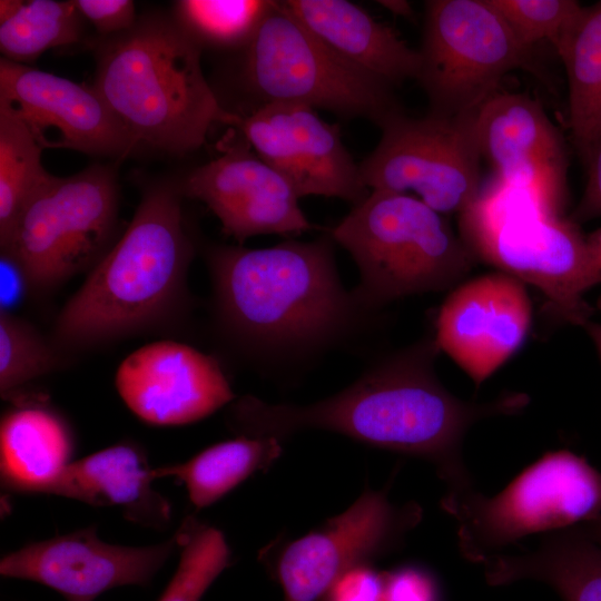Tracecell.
I'll use <instances>...</instances> for the list:
<instances>
[{"instance_id": "obj_30", "label": "cell", "mask_w": 601, "mask_h": 601, "mask_svg": "<svg viewBox=\"0 0 601 601\" xmlns=\"http://www.w3.org/2000/svg\"><path fill=\"white\" fill-rule=\"evenodd\" d=\"M61 351L26 321L0 311V393L13 397L28 382L57 370Z\"/></svg>"}, {"instance_id": "obj_34", "label": "cell", "mask_w": 601, "mask_h": 601, "mask_svg": "<svg viewBox=\"0 0 601 601\" xmlns=\"http://www.w3.org/2000/svg\"><path fill=\"white\" fill-rule=\"evenodd\" d=\"M382 593L383 572L362 565L342 575L319 601H382Z\"/></svg>"}, {"instance_id": "obj_24", "label": "cell", "mask_w": 601, "mask_h": 601, "mask_svg": "<svg viewBox=\"0 0 601 601\" xmlns=\"http://www.w3.org/2000/svg\"><path fill=\"white\" fill-rule=\"evenodd\" d=\"M280 442L273 436L239 435L208 446L186 462L157 467L155 475L179 480L191 504L200 510L256 472L268 470L282 454Z\"/></svg>"}, {"instance_id": "obj_29", "label": "cell", "mask_w": 601, "mask_h": 601, "mask_svg": "<svg viewBox=\"0 0 601 601\" xmlns=\"http://www.w3.org/2000/svg\"><path fill=\"white\" fill-rule=\"evenodd\" d=\"M175 535L179 562L158 601H200L229 565V546L219 530L191 518L181 523Z\"/></svg>"}, {"instance_id": "obj_14", "label": "cell", "mask_w": 601, "mask_h": 601, "mask_svg": "<svg viewBox=\"0 0 601 601\" xmlns=\"http://www.w3.org/2000/svg\"><path fill=\"white\" fill-rule=\"evenodd\" d=\"M0 99L30 128L42 148L124 158L138 142L93 86L0 59Z\"/></svg>"}, {"instance_id": "obj_5", "label": "cell", "mask_w": 601, "mask_h": 601, "mask_svg": "<svg viewBox=\"0 0 601 601\" xmlns=\"http://www.w3.org/2000/svg\"><path fill=\"white\" fill-rule=\"evenodd\" d=\"M329 236L356 263L361 278L353 294L370 313L455 287L477 263L444 215L413 195L372 190Z\"/></svg>"}, {"instance_id": "obj_41", "label": "cell", "mask_w": 601, "mask_h": 601, "mask_svg": "<svg viewBox=\"0 0 601 601\" xmlns=\"http://www.w3.org/2000/svg\"><path fill=\"white\" fill-rule=\"evenodd\" d=\"M581 526L601 546V518Z\"/></svg>"}, {"instance_id": "obj_10", "label": "cell", "mask_w": 601, "mask_h": 601, "mask_svg": "<svg viewBox=\"0 0 601 601\" xmlns=\"http://www.w3.org/2000/svg\"><path fill=\"white\" fill-rule=\"evenodd\" d=\"M117 216L111 166L53 176L22 210L1 254L18 264L30 290H50L101 260L115 244Z\"/></svg>"}, {"instance_id": "obj_40", "label": "cell", "mask_w": 601, "mask_h": 601, "mask_svg": "<svg viewBox=\"0 0 601 601\" xmlns=\"http://www.w3.org/2000/svg\"><path fill=\"white\" fill-rule=\"evenodd\" d=\"M583 328L587 331L590 338L592 339L601 359V324L592 322L590 319L583 325Z\"/></svg>"}, {"instance_id": "obj_16", "label": "cell", "mask_w": 601, "mask_h": 601, "mask_svg": "<svg viewBox=\"0 0 601 601\" xmlns=\"http://www.w3.org/2000/svg\"><path fill=\"white\" fill-rule=\"evenodd\" d=\"M477 144L494 178L563 215L566 146L543 107L524 93L496 92L477 111Z\"/></svg>"}, {"instance_id": "obj_23", "label": "cell", "mask_w": 601, "mask_h": 601, "mask_svg": "<svg viewBox=\"0 0 601 601\" xmlns=\"http://www.w3.org/2000/svg\"><path fill=\"white\" fill-rule=\"evenodd\" d=\"M482 565L493 587L534 580L550 585L564 601H601V546L581 525L551 532L521 553L493 554Z\"/></svg>"}, {"instance_id": "obj_11", "label": "cell", "mask_w": 601, "mask_h": 601, "mask_svg": "<svg viewBox=\"0 0 601 601\" xmlns=\"http://www.w3.org/2000/svg\"><path fill=\"white\" fill-rule=\"evenodd\" d=\"M476 114L392 116L380 127L375 149L358 165L363 185L370 191L414 193L442 215L462 213L483 186Z\"/></svg>"}, {"instance_id": "obj_15", "label": "cell", "mask_w": 601, "mask_h": 601, "mask_svg": "<svg viewBox=\"0 0 601 601\" xmlns=\"http://www.w3.org/2000/svg\"><path fill=\"white\" fill-rule=\"evenodd\" d=\"M177 549L176 535L157 544L128 546L105 542L88 528L6 554L0 573L46 585L66 601H95L115 588L148 585Z\"/></svg>"}, {"instance_id": "obj_38", "label": "cell", "mask_w": 601, "mask_h": 601, "mask_svg": "<svg viewBox=\"0 0 601 601\" xmlns=\"http://www.w3.org/2000/svg\"><path fill=\"white\" fill-rule=\"evenodd\" d=\"M377 3L385 8L387 11L392 12L395 16L403 17L406 19H412L414 17V11L408 1L405 0H381Z\"/></svg>"}, {"instance_id": "obj_28", "label": "cell", "mask_w": 601, "mask_h": 601, "mask_svg": "<svg viewBox=\"0 0 601 601\" xmlns=\"http://www.w3.org/2000/svg\"><path fill=\"white\" fill-rule=\"evenodd\" d=\"M273 4L266 0H179L171 17L200 49L245 48Z\"/></svg>"}, {"instance_id": "obj_19", "label": "cell", "mask_w": 601, "mask_h": 601, "mask_svg": "<svg viewBox=\"0 0 601 601\" xmlns=\"http://www.w3.org/2000/svg\"><path fill=\"white\" fill-rule=\"evenodd\" d=\"M249 147L240 141L226 144L220 156L186 176L179 193L203 201L223 231L240 243L258 235L311 230L295 190Z\"/></svg>"}, {"instance_id": "obj_25", "label": "cell", "mask_w": 601, "mask_h": 601, "mask_svg": "<svg viewBox=\"0 0 601 601\" xmlns=\"http://www.w3.org/2000/svg\"><path fill=\"white\" fill-rule=\"evenodd\" d=\"M569 86V128L585 165L601 131V1L583 10L556 50Z\"/></svg>"}, {"instance_id": "obj_4", "label": "cell", "mask_w": 601, "mask_h": 601, "mask_svg": "<svg viewBox=\"0 0 601 601\" xmlns=\"http://www.w3.org/2000/svg\"><path fill=\"white\" fill-rule=\"evenodd\" d=\"M93 88L139 146L198 149L216 125L237 127L207 82L200 48L173 17L145 14L96 47Z\"/></svg>"}, {"instance_id": "obj_26", "label": "cell", "mask_w": 601, "mask_h": 601, "mask_svg": "<svg viewBox=\"0 0 601 601\" xmlns=\"http://www.w3.org/2000/svg\"><path fill=\"white\" fill-rule=\"evenodd\" d=\"M42 150L26 122L0 99V247L29 201L53 177L42 166Z\"/></svg>"}, {"instance_id": "obj_8", "label": "cell", "mask_w": 601, "mask_h": 601, "mask_svg": "<svg viewBox=\"0 0 601 601\" xmlns=\"http://www.w3.org/2000/svg\"><path fill=\"white\" fill-rule=\"evenodd\" d=\"M245 49L243 76L262 105L322 108L378 127L402 111L393 87L341 58L282 1H274Z\"/></svg>"}, {"instance_id": "obj_36", "label": "cell", "mask_w": 601, "mask_h": 601, "mask_svg": "<svg viewBox=\"0 0 601 601\" xmlns=\"http://www.w3.org/2000/svg\"><path fill=\"white\" fill-rule=\"evenodd\" d=\"M24 289H29L26 277L18 264L7 255L1 254V309L9 311Z\"/></svg>"}, {"instance_id": "obj_27", "label": "cell", "mask_w": 601, "mask_h": 601, "mask_svg": "<svg viewBox=\"0 0 601 601\" xmlns=\"http://www.w3.org/2000/svg\"><path fill=\"white\" fill-rule=\"evenodd\" d=\"M81 14L73 1L31 0L0 23V50L4 59L24 63L55 47L81 38Z\"/></svg>"}, {"instance_id": "obj_37", "label": "cell", "mask_w": 601, "mask_h": 601, "mask_svg": "<svg viewBox=\"0 0 601 601\" xmlns=\"http://www.w3.org/2000/svg\"><path fill=\"white\" fill-rule=\"evenodd\" d=\"M594 286L601 284V227L585 235Z\"/></svg>"}, {"instance_id": "obj_12", "label": "cell", "mask_w": 601, "mask_h": 601, "mask_svg": "<svg viewBox=\"0 0 601 601\" xmlns=\"http://www.w3.org/2000/svg\"><path fill=\"white\" fill-rule=\"evenodd\" d=\"M421 519L416 503L397 505L386 491L365 490L344 512L276 551L273 571L284 601H319L346 572L397 550Z\"/></svg>"}, {"instance_id": "obj_35", "label": "cell", "mask_w": 601, "mask_h": 601, "mask_svg": "<svg viewBox=\"0 0 601 601\" xmlns=\"http://www.w3.org/2000/svg\"><path fill=\"white\" fill-rule=\"evenodd\" d=\"M585 166L588 177L583 195L569 217L578 225L601 217V131L591 148Z\"/></svg>"}, {"instance_id": "obj_13", "label": "cell", "mask_w": 601, "mask_h": 601, "mask_svg": "<svg viewBox=\"0 0 601 601\" xmlns=\"http://www.w3.org/2000/svg\"><path fill=\"white\" fill-rule=\"evenodd\" d=\"M247 144L282 175L302 198L336 197L353 205L370 193L358 165L345 148L337 125L315 109L294 104L260 105L237 126Z\"/></svg>"}, {"instance_id": "obj_3", "label": "cell", "mask_w": 601, "mask_h": 601, "mask_svg": "<svg viewBox=\"0 0 601 601\" xmlns=\"http://www.w3.org/2000/svg\"><path fill=\"white\" fill-rule=\"evenodd\" d=\"M178 187H149L120 238L67 300L53 326L62 353L164 325L183 307L193 244Z\"/></svg>"}, {"instance_id": "obj_7", "label": "cell", "mask_w": 601, "mask_h": 601, "mask_svg": "<svg viewBox=\"0 0 601 601\" xmlns=\"http://www.w3.org/2000/svg\"><path fill=\"white\" fill-rule=\"evenodd\" d=\"M441 505L457 523L464 559L481 564L528 535L601 518V472L569 450L552 451L494 496L470 487L447 492Z\"/></svg>"}, {"instance_id": "obj_32", "label": "cell", "mask_w": 601, "mask_h": 601, "mask_svg": "<svg viewBox=\"0 0 601 601\" xmlns=\"http://www.w3.org/2000/svg\"><path fill=\"white\" fill-rule=\"evenodd\" d=\"M382 601H441V594L427 570L405 565L383 572Z\"/></svg>"}, {"instance_id": "obj_17", "label": "cell", "mask_w": 601, "mask_h": 601, "mask_svg": "<svg viewBox=\"0 0 601 601\" xmlns=\"http://www.w3.org/2000/svg\"><path fill=\"white\" fill-rule=\"evenodd\" d=\"M115 386L139 420L156 426L195 423L234 398L216 358L169 339L130 353L117 368Z\"/></svg>"}, {"instance_id": "obj_20", "label": "cell", "mask_w": 601, "mask_h": 601, "mask_svg": "<svg viewBox=\"0 0 601 601\" xmlns=\"http://www.w3.org/2000/svg\"><path fill=\"white\" fill-rule=\"evenodd\" d=\"M284 7L348 63L390 85L417 78L421 58L391 27L346 0H285Z\"/></svg>"}, {"instance_id": "obj_31", "label": "cell", "mask_w": 601, "mask_h": 601, "mask_svg": "<svg viewBox=\"0 0 601 601\" xmlns=\"http://www.w3.org/2000/svg\"><path fill=\"white\" fill-rule=\"evenodd\" d=\"M518 38L533 48L549 41L556 51L577 23L583 7L575 0H487Z\"/></svg>"}, {"instance_id": "obj_33", "label": "cell", "mask_w": 601, "mask_h": 601, "mask_svg": "<svg viewBox=\"0 0 601 601\" xmlns=\"http://www.w3.org/2000/svg\"><path fill=\"white\" fill-rule=\"evenodd\" d=\"M73 3L102 38L122 33L138 20L131 0H73Z\"/></svg>"}, {"instance_id": "obj_6", "label": "cell", "mask_w": 601, "mask_h": 601, "mask_svg": "<svg viewBox=\"0 0 601 601\" xmlns=\"http://www.w3.org/2000/svg\"><path fill=\"white\" fill-rule=\"evenodd\" d=\"M459 235L477 262L539 288L560 318L581 327L590 321L585 235L569 217L493 177L459 214Z\"/></svg>"}, {"instance_id": "obj_2", "label": "cell", "mask_w": 601, "mask_h": 601, "mask_svg": "<svg viewBox=\"0 0 601 601\" xmlns=\"http://www.w3.org/2000/svg\"><path fill=\"white\" fill-rule=\"evenodd\" d=\"M333 243L328 235L266 248H209L215 313L226 337L248 356L279 364L352 335L371 313L343 286Z\"/></svg>"}, {"instance_id": "obj_21", "label": "cell", "mask_w": 601, "mask_h": 601, "mask_svg": "<svg viewBox=\"0 0 601 601\" xmlns=\"http://www.w3.org/2000/svg\"><path fill=\"white\" fill-rule=\"evenodd\" d=\"M155 480L144 451L132 443H118L71 461L43 494L118 508L131 522L161 528L169 522L170 506L154 489Z\"/></svg>"}, {"instance_id": "obj_39", "label": "cell", "mask_w": 601, "mask_h": 601, "mask_svg": "<svg viewBox=\"0 0 601 601\" xmlns=\"http://www.w3.org/2000/svg\"><path fill=\"white\" fill-rule=\"evenodd\" d=\"M24 1L21 0H1L0 1V23L14 17L22 8Z\"/></svg>"}, {"instance_id": "obj_9", "label": "cell", "mask_w": 601, "mask_h": 601, "mask_svg": "<svg viewBox=\"0 0 601 601\" xmlns=\"http://www.w3.org/2000/svg\"><path fill=\"white\" fill-rule=\"evenodd\" d=\"M416 80L430 112L454 117L477 112L506 73L543 75L533 55L487 0H430Z\"/></svg>"}, {"instance_id": "obj_1", "label": "cell", "mask_w": 601, "mask_h": 601, "mask_svg": "<svg viewBox=\"0 0 601 601\" xmlns=\"http://www.w3.org/2000/svg\"><path fill=\"white\" fill-rule=\"evenodd\" d=\"M434 339H422L373 364L343 391L315 403L274 404L239 398L230 425L249 436L282 439L304 430H325L364 444L431 462L449 491L472 487L462 441L479 420L512 415L529 397L509 393L486 403L463 401L437 378Z\"/></svg>"}, {"instance_id": "obj_22", "label": "cell", "mask_w": 601, "mask_h": 601, "mask_svg": "<svg viewBox=\"0 0 601 601\" xmlns=\"http://www.w3.org/2000/svg\"><path fill=\"white\" fill-rule=\"evenodd\" d=\"M75 436L47 402L18 398L0 422V473L4 489L43 493L72 461Z\"/></svg>"}, {"instance_id": "obj_18", "label": "cell", "mask_w": 601, "mask_h": 601, "mask_svg": "<svg viewBox=\"0 0 601 601\" xmlns=\"http://www.w3.org/2000/svg\"><path fill=\"white\" fill-rule=\"evenodd\" d=\"M531 318L524 283L497 270L451 290L434 341L479 387L522 345Z\"/></svg>"}]
</instances>
